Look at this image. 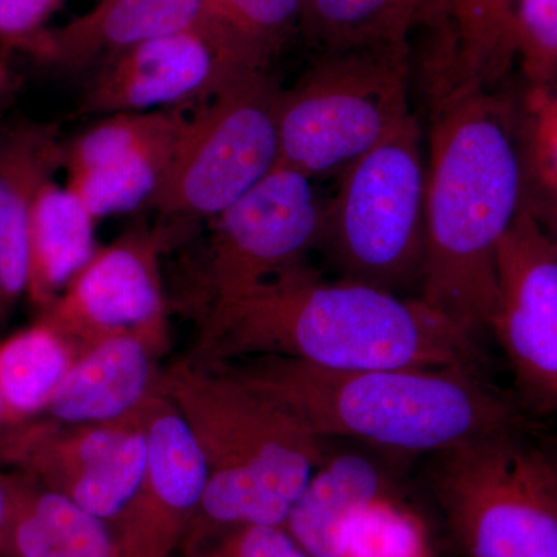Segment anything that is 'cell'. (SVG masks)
<instances>
[{"mask_svg":"<svg viewBox=\"0 0 557 557\" xmlns=\"http://www.w3.org/2000/svg\"><path fill=\"white\" fill-rule=\"evenodd\" d=\"M296 359L330 370L468 369L482 366L469 338L421 298L361 282L325 281L302 267L212 300L197 361Z\"/></svg>","mask_w":557,"mask_h":557,"instance_id":"6da1fadb","label":"cell"},{"mask_svg":"<svg viewBox=\"0 0 557 557\" xmlns=\"http://www.w3.org/2000/svg\"><path fill=\"white\" fill-rule=\"evenodd\" d=\"M448 73L432 112L420 298L479 343L496 307L498 244L527 196L523 143L507 101Z\"/></svg>","mask_w":557,"mask_h":557,"instance_id":"7a4b0ae2","label":"cell"},{"mask_svg":"<svg viewBox=\"0 0 557 557\" xmlns=\"http://www.w3.org/2000/svg\"><path fill=\"white\" fill-rule=\"evenodd\" d=\"M295 413L319 437L361 440L398 453H446L520 432L518 409L478 370H330L277 357L218 362Z\"/></svg>","mask_w":557,"mask_h":557,"instance_id":"3957f363","label":"cell"},{"mask_svg":"<svg viewBox=\"0 0 557 557\" xmlns=\"http://www.w3.org/2000/svg\"><path fill=\"white\" fill-rule=\"evenodd\" d=\"M159 388L188 421L208 463L182 548L231 528L284 527L324 461L321 437L218 364L183 359L161 372Z\"/></svg>","mask_w":557,"mask_h":557,"instance_id":"277c9868","label":"cell"},{"mask_svg":"<svg viewBox=\"0 0 557 557\" xmlns=\"http://www.w3.org/2000/svg\"><path fill=\"white\" fill-rule=\"evenodd\" d=\"M322 242L341 277L399 293L421 287L426 260V171L408 119L339 172Z\"/></svg>","mask_w":557,"mask_h":557,"instance_id":"5b68a950","label":"cell"},{"mask_svg":"<svg viewBox=\"0 0 557 557\" xmlns=\"http://www.w3.org/2000/svg\"><path fill=\"white\" fill-rule=\"evenodd\" d=\"M409 112V47L324 53L278 109V164L306 177L343 172Z\"/></svg>","mask_w":557,"mask_h":557,"instance_id":"8992f818","label":"cell"},{"mask_svg":"<svg viewBox=\"0 0 557 557\" xmlns=\"http://www.w3.org/2000/svg\"><path fill=\"white\" fill-rule=\"evenodd\" d=\"M435 496L469 557H557V463L519 437L440 454Z\"/></svg>","mask_w":557,"mask_h":557,"instance_id":"52a82bcc","label":"cell"},{"mask_svg":"<svg viewBox=\"0 0 557 557\" xmlns=\"http://www.w3.org/2000/svg\"><path fill=\"white\" fill-rule=\"evenodd\" d=\"M282 94L260 70L211 97L188 120L150 203L168 215L215 219L255 188L278 164Z\"/></svg>","mask_w":557,"mask_h":557,"instance_id":"ba28073f","label":"cell"},{"mask_svg":"<svg viewBox=\"0 0 557 557\" xmlns=\"http://www.w3.org/2000/svg\"><path fill=\"white\" fill-rule=\"evenodd\" d=\"M270 61V54L201 20L101 62L87 87L83 112L113 115L178 108L269 70Z\"/></svg>","mask_w":557,"mask_h":557,"instance_id":"9c48e42d","label":"cell"},{"mask_svg":"<svg viewBox=\"0 0 557 557\" xmlns=\"http://www.w3.org/2000/svg\"><path fill=\"white\" fill-rule=\"evenodd\" d=\"M325 214L311 178L277 164L214 219L208 273L212 300L244 295L306 267L304 259L324 236Z\"/></svg>","mask_w":557,"mask_h":557,"instance_id":"30bf717a","label":"cell"},{"mask_svg":"<svg viewBox=\"0 0 557 557\" xmlns=\"http://www.w3.org/2000/svg\"><path fill=\"white\" fill-rule=\"evenodd\" d=\"M163 233L137 228L98 248L39 321L57 329L76 350L132 335L157 355L170 346L160 273Z\"/></svg>","mask_w":557,"mask_h":557,"instance_id":"8fae6325","label":"cell"},{"mask_svg":"<svg viewBox=\"0 0 557 557\" xmlns=\"http://www.w3.org/2000/svg\"><path fill=\"white\" fill-rule=\"evenodd\" d=\"M0 460L112 525L141 485L145 429L139 412L116 423L79 426L27 421L11 434Z\"/></svg>","mask_w":557,"mask_h":557,"instance_id":"7c38bea8","label":"cell"},{"mask_svg":"<svg viewBox=\"0 0 557 557\" xmlns=\"http://www.w3.org/2000/svg\"><path fill=\"white\" fill-rule=\"evenodd\" d=\"M490 332L519 386L557 409V248L527 196L498 244Z\"/></svg>","mask_w":557,"mask_h":557,"instance_id":"4fadbf2b","label":"cell"},{"mask_svg":"<svg viewBox=\"0 0 557 557\" xmlns=\"http://www.w3.org/2000/svg\"><path fill=\"white\" fill-rule=\"evenodd\" d=\"M146 435L141 485L112 523L119 557H172L182 548L208 483L199 440L160 388L139 410Z\"/></svg>","mask_w":557,"mask_h":557,"instance_id":"5bb4252c","label":"cell"},{"mask_svg":"<svg viewBox=\"0 0 557 557\" xmlns=\"http://www.w3.org/2000/svg\"><path fill=\"white\" fill-rule=\"evenodd\" d=\"M188 120L178 108L108 115L65 146V186L97 220L152 201Z\"/></svg>","mask_w":557,"mask_h":557,"instance_id":"9a60e30c","label":"cell"},{"mask_svg":"<svg viewBox=\"0 0 557 557\" xmlns=\"http://www.w3.org/2000/svg\"><path fill=\"white\" fill-rule=\"evenodd\" d=\"M207 0H101L83 16L44 28L21 51L64 70L98 67L120 51L185 30L203 20Z\"/></svg>","mask_w":557,"mask_h":557,"instance_id":"2e32d148","label":"cell"},{"mask_svg":"<svg viewBox=\"0 0 557 557\" xmlns=\"http://www.w3.org/2000/svg\"><path fill=\"white\" fill-rule=\"evenodd\" d=\"M157 357L145 341L132 335L112 336L84 348L44 413L46 420L79 426L137 417L159 391Z\"/></svg>","mask_w":557,"mask_h":557,"instance_id":"e0dca14e","label":"cell"},{"mask_svg":"<svg viewBox=\"0 0 557 557\" xmlns=\"http://www.w3.org/2000/svg\"><path fill=\"white\" fill-rule=\"evenodd\" d=\"M57 132L21 124L0 137V322L28 287V223L44 183L64 166Z\"/></svg>","mask_w":557,"mask_h":557,"instance_id":"ac0fdd59","label":"cell"},{"mask_svg":"<svg viewBox=\"0 0 557 557\" xmlns=\"http://www.w3.org/2000/svg\"><path fill=\"white\" fill-rule=\"evenodd\" d=\"M388 498V479L359 454L322 461L293 505L285 530L309 557H343L354 520Z\"/></svg>","mask_w":557,"mask_h":557,"instance_id":"d6986e66","label":"cell"},{"mask_svg":"<svg viewBox=\"0 0 557 557\" xmlns=\"http://www.w3.org/2000/svg\"><path fill=\"white\" fill-rule=\"evenodd\" d=\"M97 219L67 188L53 178L44 183L33 201L28 223L27 295L40 310L67 288L97 252Z\"/></svg>","mask_w":557,"mask_h":557,"instance_id":"ffe728a7","label":"cell"},{"mask_svg":"<svg viewBox=\"0 0 557 557\" xmlns=\"http://www.w3.org/2000/svg\"><path fill=\"white\" fill-rule=\"evenodd\" d=\"M3 557H119V547L109 522L28 475Z\"/></svg>","mask_w":557,"mask_h":557,"instance_id":"44dd1931","label":"cell"},{"mask_svg":"<svg viewBox=\"0 0 557 557\" xmlns=\"http://www.w3.org/2000/svg\"><path fill=\"white\" fill-rule=\"evenodd\" d=\"M78 350L47 322L0 341V395L17 423L46 413Z\"/></svg>","mask_w":557,"mask_h":557,"instance_id":"7402d4cb","label":"cell"},{"mask_svg":"<svg viewBox=\"0 0 557 557\" xmlns=\"http://www.w3.org/2000/svg\"><path fill=\"white\" fill-rule=\"evenodd\" d=\"M426 0H307L302 27L324 53L405 46Z\"/></svg>","mask_w":557,"mask_h":557,"instance_id":"603a6c76","label":"cell"},{"mask_svg":"<svg viewBox=\"0 0 557 557\" xmlns=\"http://www.w3.org/2000/svg\"><path fill=\"white\" fill-rule=\"evenodd\" d=\"M450 67L457 78L493 89L516 61V0H449Z\"/></svg>","mask_w":557,"mask_h":557,"instance_id":"cb8c5ba5","label":"cell"},{"mask_svg":"<svg viewBox=\"0 0 557 557\" xmlns=\"http://www.w3.org/2000/svg\"><path fill=\"white\" fill-rule=\"evenodd\" d=\"M307 0H207L203 20L273 57L287 33L302 24Z\"/></svg>","mask_w":557,"mask_h":557,"instance_id":"d4e9b609","label":"cell"},{"mask_svg":"<svg viewBox=\"0 0 557 557\" xmlns=\"http://www.w3.org/2000/svg\"><path fill=\"white\" fill-rule=\"evenodd\" d=\"M522 143L527 185L557 208V78L528 90Z\"/></svg>","mask_w":557,"mask_h":557,"instance_id":"484cf974","label":"cell"},{"mask_svg":"<svg viewBox=\"0 0 557 557\" xmlns=\"http://www.w3.org/2000/svg\"><path fill=\"white\" fill-rule=\"evenodd\" d=\"M343 557H426V547L416 520L386 498L354 520Z\"/></svg>","mask_w":557,"mask_h":557,"instance_id":"4316f807","label":"cell"},{"mask_svg":"<svg viewBox=\"0 0 557 557\" xmlns=\"http://www.w3.org/2000/svg\"><path fill=\"white\" fill-rule=\"evenodd\" d=\"M516 60L530 87L557 78V0H516Z\"/></svg>","mask_w":557,"mask_h":557,"instance_id":"83f0119b","label":"cell"},{"mask_svg":"<svg viewBox=\"0 0 557 557\" xmlns=\"http://www.w3.org/2000/svg\"><path fill=\"white\" fill-rule=\"evenodd\" d=\"M185 557H309L284 527L231 528L182 548Z\"/></svg>","mask_w":557,"mask_h":557,"instance_id":"f1b7e54d","label":"cell"},{"mask_svg":"<svg viewBox=\"0 0 557 557\" xmlns=\"http://www.w3.org/2000/svg\"><path fill=\"white\" fill-rule=\"evenodd\" d=\"M65 0H0V44L21 50L46 27Z\"/></svg>","mask_w":557,"mask_h":557,"instance_id":"f546056e","label":"cell"},{"mask_svg":"<svg viewBox=\"0 0 557 557\" xmlns=\"http://www.w3.org/2000/svg\"><path fill=\"white\" fill-rule=\"evenodd\" d=\"M27 482L28 474L25 472L17 471L11 474L0 472V557L5 553L11 523Z\"/></svg>","mask_w":557,"mask_h":557,"instance_id":"4dcf8cb0","label":"cell"},{"mask_svg":"<svg viewBox=\"0 0 557 557\" xmlns=\"http://www.w3.org/2000/svg\"><path fill=\"white\" fill-rule=\"evenodd\" d=\"M21 424L24 423H17V421L14 420L9 408H7L5 401H3L2 395H0V453H2L7 442H9L11 434H13Z\"/></svg>","mask_w":557,"mask_h":557,"instance_id":"1f68e13d","label":"cell"},{"mask_svg":"<svg viewBox=\"0 0 557 557\" xmlns=\"http://www.w3.org/2000/svg\"><path fill=\"white\" fill-rule=\"evenodd\" d=\"M10 89V72L7 69L5 62L0 60V109H2L3 101H5L7 94Z\"/></svg>","mask_w":557,"mask_h":557,"instance_id":"d6a6232c","label":"cell"},{"mask_svg":"<svg viewBox=\"0 0 557 557\" xmlns=\"http://www.w3.org/2000/svg\"><path fill=\"white\" fill-rule=\"evenodd\" d=\"M556 211H552V215H549V219H547V225L544 226L547 228L549 237H552V240L555 242L556 248H557V208H555Z\"/></svg>","mask_w":557,"mask_h":557,"instance_id":"836d02e7","label":"cell"}]
</instances>
